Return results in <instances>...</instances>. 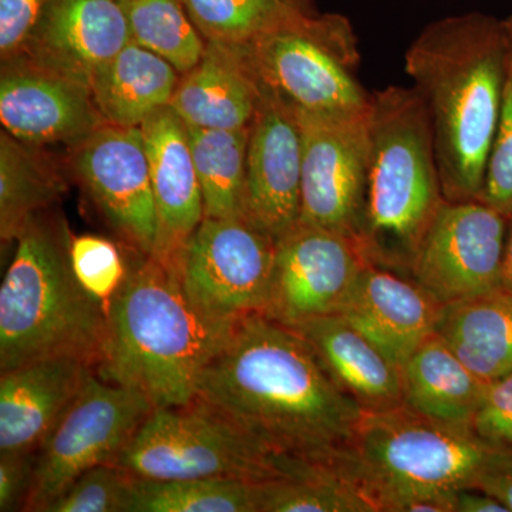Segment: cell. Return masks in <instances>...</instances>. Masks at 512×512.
<instances>
[{"instance_id":"obj_17","label":"cell","mask_w":512,"mask_h":512,"mask_svg":"<svg viewBox=\"0 0 512 512\" xmlns=\"http://www.w3.org/2000/svg\"><path fill=\"white\" fill-rule=\"evenodd\" d=\"M0 121L26 146L82 141L106 124L89 87L35 63L2 74Z\"/></svg>"},{"instance_id":"obj_29","label":"cell","mask_w":512,"mask_h":512,"mask_svg":"<svg viewBox=\"0 0 512 512\" xmlns=\"http://www.w3.org/2000/svg\"><path fill=\"white\" fill-rule=\"evenodd\" d=\"M6 131L0 136V235L16 241L37 214L56 200L55 175Z\"/></svg>"},{"instance_id":"obj_38","label":"cell","mask_w":512,"mask_h":512,"mask_svg":"<svg viewBox=\"0 0 512 512\" xmlns=\"http://www.w3.org/2000/svg\"><path fill=\"white\" fill-rule=\"evenodd\" d=\"M477 488L493 495L512 512V450L500 466L480 481Z\"/></svg>"},{"instance_id":"obj_23","label":"cell","mask_w":512,"mask_h":512,"mask_svg":"<svg viewBox=\"0 0 512 512\" xmlns=\"http://www.w3.org/2000/svg\"><path fill=\"white\" fill-rule=\"evenodd\" d=\"M403 404L429 419L471 427L488 382L434 333L402 369Z\"/></svg>"},{"instance_id":"obj_20","label":"cell","mask_w":512,"mask_h":512,"mask_svg":"<svg viewBox=\"0 0 512 512\" xmlns=\"http://www.w3.org/2000/svg\"><path fill=\"white\" fill-rule=\"evenodd\" d=\"M158 218L161 242L157 258L173 261L204 220V202L187 124L170 106L140 126Z\"/></svg>"},{"instance_id":"obj_25","label":"cell","mask_w":512,"mask_h":512,"mask_svg":"<svg viewBox=\"0 0 512 512\" xmlns=\"http://www.w3.org/2000/svg\"><path fill=\"white\" fill-rule=\"evenodd\" d=\"M436 335L485 382L512 372V296L495 291L441 305Z\"/></svg>"},{"instance_id":"obj_19","label":"cell","mask_w":512,"mask_h":512,"mask_svg":"<svg viewBox=\"0 0 512 512\" xmlns=\"http://www.w3.org/2000/svg\"><path fill=\"white\" fill-rule=\"evenodd\" d=\"M93 372L69 356L0 372V453H36Z\"/></svg>"},{"instance_id":"obj_28","label":"cell","mask_w":512,"mask_h":512,"mask_svg":"<svg viewBox=\"0 0 512 512\" xmlns=\"http://www.w3.org/2000/svg\"><path fill=\"white\" fill-rule=\"evenodd\" d=\"M207 42L245 46L315 13L313 0H181Z\"/></svg>"},{"instance_id":"obj_7","label":"cell","mask_w":512,"mask_h":512,"mask_svg":"<svg viewBox=\"0 0 512 512\" xmlns=\"http://www.w3.org/2000/svg\"><path fill=\"white\" fill-rule=\"evenodd\" d=\"M114 464L144 480L298 477L319 464L282 456L200 402L154 409Z\"/></svg>"},{"instance_id":"obj_32","label":"cell","mask_w":512,"mask_h":512,"mask_svg":"<svg viewBox=\"0 0 512 512\" xmlns=\"http://www.w3.org/2000/svg\"><path fill=\"white\" fill-rule=\"evenodd\" d=\"M134 477L117 464H101L76 478L45 512H130Z\"/></svg>"},{"instance_id":"obj_35","label":"cell","mask_w":512,"mask_h":512,"mask_svg":"<svg viewBox=\"0 0 512 512\" xmlns=\"http://www.w3.org/2000/svg\"><path fill=\"white\" fill-rule=\"evenodd\" d=\"M471 429L494 446L512 448V372L488 382Z\"/></svg>"},{"instance_id":"obj_12","label":"cell","mask_w":512,"mask_h":512,"mask_svg":"<svg viewBox=\"0 0 512 512\" xmlns=\"http://www.w3.org/2000/svg\"><path fill=\"white\" fill-rule=\"evenodd\" d=\"M366 264L355 238L298 222L276 239L262 315L291 329L339 315Z\"/></svg>"},{"instance_id":"obj_30","label":"cell","mask_w":512,"mask_h":512,"mask_svg":"<svg viewBox=\"0 0 512 512\" xmlns=\"http://www.w3.org/2000/svg\"><path fill=\"white\" fill-rule=\"evenodd\" d=\"M131 42L163 57L178 73H188L204 56L207 40L181 0H119Z\"/></svg>"},{"instance_id":"obj_13","label":"cell","mask_w":512,"mask_h":512,"mask_svg":"<svg viewBox=\"0 0 512 512\" xmlns=\"http://www.w3.org/2000/svg\"><path fill=\"white\" fill-rule=\"evenodd\" d=\"M292 113L302 138L299 222L356 239L369 154L367 113L357 117Z\"/></svg>"},{"instance_id":"obj_4","label":"cell","mask_w":512,"mask_h":512,"mask_svg":"<svg viewBox=\"0 0 512 512\" xmlns=\"http://www.w3.org/2000/svg\"><path fill=\"white\" fill-rule=\"evenodd\" d=\"M511 450L403 404L363 413L335 468L377 512H456L458 491L477 488Z\"/></svg>"},{"instance_id":"obj_39","label":"cell","mask_w":512,"mask_h":512,"mask_svg":"<svg viewBox=\"0 0 512 512\" xmlns=\"http://www.w3.org/2000/svg\"><path fill=\"white\" fill-rule=\"evenodd\" d=\"M456 512H510L493 495L478 488H464L456 495Z\"/></svg>"},{"instance_id":"obj_2","label":"cell","mask_w":512,"mask_h":512,"mask_svg":"<svg viewBox=\"0 0 512 512\" xmlns=\"http://www.w3.org/2000/svg\"><path fill=\"white\" fill-rule=\"evenodd\" d=\"M511 18L470 12L430 23L404 56L426 103L444 200H481L500 120Z\"/></svg>"},{"instance_id":"obj_1","label":"cell","mask_w":512,"mask_h":512,"mask_svg":"<svg viewBox=\"0 0 512 512\" xmlns=\"http://www.w3.org/2000/svg\"><path fill=\"white\" fill-rule=\"evenodd\" d=\"M195 400L275 453L333 468L365 413L298 332L262 313L235 325Z\"/></svg>"},{"instance_id":"obj_18","label":"cell","mask_w":512,"mask_h":512,"mask_svg":"<svg viewBox=\"0 0 512 512\" xmlns=\"http://www.w3.org/2000/svg\"><path fill=\"white\" fill-rule=\"evenodd\" d=\"M440 309L413 278L367 262L339 315L402 369L436 333Z\"/></svg>"},{"instance_id":"obj_6","label":"cell","mask_w":512,"mask_h":512,"mask_svg":"<svg viewBox=\"0 0 512 512\" xmlns=\"http://www.w3.org/2000/svg\"><path fill=\"white\" fill-rule=\"evenodd\" d=\"M63 221L37 214L16 239L0 286V372L47 357L96 369L107 340V309L84 291L70 262Z\"/></svg>"},{"instance_id":"obj_34","label":"cell","mask_w":512,"mask_h":512,"mask_svg":"<svg viewBox=\"0 0 512 512\" xmlns=\"http://www.w3.org/2000/svg\"><path fill=\"white\" fill-rule=\"evenodd\" d=\"M511 50L501 104L500 120L488 160L481 201L512 218V15Z\"/></svg>"},{"instance_id":"obj_36","label":"cell","mask_w":512,"mask_h":512,"mask_svg":"<svg viewBox=\"0 0 512 512\" xmlns=\"http://www.w3.org/2000/svg\"><path fill=\"white\" fill-rule=\"evenodd\" d=\"M47 0H0V52L3 59L28 45Z\"/></svg>"},{"instance_id":"obj_27","label":"cell","mask_w":512,"mask_h":512,"mask_svg":"<svg viewBox=\"0 0 512 512\" xmlns=\"http://www.w3.org/2000/svg\"><path fill=\"white\" fill-rule=\"evenodd\" d=\"M262 483L241 478L134 477L130 512H261Z\"/></svg>"},{"instance_id":"obj_33","label":"cell","mask_w":512,"mask_h":512,"mask_svg":"<svg viewBox=\"0 0 512 512\" xmlns=\"http://www.w3.org/2000/svg\"><path fill=\"white\" fill-rule=\"evenodd\" d=\"M70 262L84 291L90 293L104 308H109L128 271L117 245L97 235L72 237Z\"/></svg>"},{"instance_id":"obj_22","label":"cell","mask_w":512,"mask_h":512,"mask_svg":"<svg viewBox=\"0 0 512 512\" xmlns=\"http://www.w3.org/2000/svg\"><path fill=\"white\" fill-rule=\"evenodd\" d=\"M298 332L326 372L365 413L403 406L402 372L340 315L309 320Z\"/></svg>"},{"instance_id":"obj_26","label":"cell","mask_w":512,"mask_h":512,"mask_svg":"<svg viewBox=\"0 0 512 512\" xmlns=\"http://www.w3.org/2000/svg\"><path fill=\"white\" fill-rule=\"evenodd\" d=\"M188 134L201 185L204 218H244L249 127H188Z\"/></svg>"},{"instance_id":"obj_37","label":"cell","mask_w":512,"mask_h":512,"mask_svg":"<svg viewBox=\"0 0 512 512\" xmlns=\"http://www.w3.org/2000/svg\"><path fill=\"white\" fill-rule=\"evenodd\" d=\"M36 453H0V511L25 510L35 473Z\"/></svg>"},{"instance_id":"obj_40","label":"cell","mask_w":512,"mask_h":512,"mask_svg":"<svg viewBox=\"0 0 512 512\" xmlns=\"http://www.w3.org/2000/svg\"><path fill=\"white\" fill-rule=\"evenodd\" d=\"M501 291L512 296V218L505 239L503 265H501Z\"/></svg>"},{"instance_id":"obj_14","label":"cell","mask_w":512,"mask_h":512,"mask_svg":"<svg viewBox=\"0 0 512 512\" xmlns=\"http://www.w3.org/2000/svg\"><path fill=\"white\" fill-rule=\"evenodd\" d=\"M73 164L111 227L141 254L156 256L160 218L140 127L103 124L79 141Z\"/></svg>"},{"instance_id":"obj_24","label":"cell","mask_w":512,"mask_h":512,"mask_svg":"<svg viewBox=\"0 0 512 512\" xmlns=\"http://www.w3.org/2000/svg\"><path fill=\"white\" fill-rule=\"evenodd\" d=\"M177 73L163 57L131 42L94 76L90 93L107 124L140 127L170 106Z\"/></svg>"},{"instance_id":"obj_21","label":"cell","mask_w":512,"mask_h":512,"mask_svg":"<svg viewBox=\"0 0 512 512\" xmlns=\"http://www.w3.org/2000/svg\"><path fill=\"white\" fill-rule=\"evenodd\" d=\"M261 83L247 46L207 42L200 63L178 80L170 107L188 127L251 126Z\"/></svg>"},{"instance_id":"obj_9","label":"cell","mask_w":512,"mask_h":512,"mask_svg":"<svg viewBox=\"0 0 512 512\" xmlns=\"http://www.w3.org/2000/svg\"><path fill=\"white\" fill-rule=\"evenodd\" d=\"M153 410L137 390L107 382L93 372L37 450L23 511L45 512L77 477L114 463Z\"/></svg>"},{"instance_id":"obj_16","label":"cell","mask_w":512,"mask_h":512,"mask_svg":"<svg viewBox=\"0 0 512 512\" xmlns=\"http://www.w3.org/2000/svg\"><path fill=\"white\" fill-rule=\"evenodd\" d=\"M131 43L119 0H47L25 50L33 63L89 87Z\"/></svg>"},{"instance_id":"obj_3","label":"cell","mask_w":512,"mask_h":512,"mask_svg":"<svg viewBox=\"0 0 512 512\" xmlns=\"http://www.w3.org/2000/svg\"><path fill=\"white\" fill-rule=\"evenodd\" d=\"M239 322V320H238ZM238 322L204 315L185 293L171 262L144 255L107 308V340L94 372L137 390L154 409L197 399L205 369Z\"/></svg>"},{"instance_id":"obj_5","label":"cell","mask_w":512,"mask_h":512,"mask_svg":"<svg viewBox=\"0 0 512 512\" xmlns=\"http://www.w3.org/2000/svg\"><path fill=\"white\" fill-rule=\"evenodd\" d=\"M367 175L356 241L369 264L406 275L443 204L433 124L414 87L370 94Z\"/></svg>"},{"instance_id":"obj_15","label":"cell","mask_w":512,"mask_h":512,"mask_svg":"<svg viewBox=\"0 0 512 512\" xmlns=\"http://www.w3.org/2000/svg\"><path fill=\"white\" fill-rule=\"evenodd\" d=\"M261 90L249 126L244 218L276 241L301 220L302 138L292 111Z\"/></svg>"},{"instance_id":"obj_31","label":"cell","mask_w":512,"mask_h":512,"mask_svg":"<svg viewBox=\"0 0 512 512\" xmlns=\"http://www.w3.org/2000/svg\"><path fill=\"white\" fill-rule=\"evenodd\" d=\"M261 512H377L375 504L333 467L262 483Z\"/></svg>"},{"instance_id":"obj_10","label":"cell","mask_w":512,"mask_h":512,"mask_svg":"<svg viewBox=\"0 0 512 512\" xmlns=\"http://www.w3.org/2000/svg\"><path fill=\"white\" fill-rule=\"evenodd\" d=\"M275 245L245 218H204L170 262L204 315L238 322L264 311Z\"/></svg>"},{"instance_id":"obj_11","label":"cell","mask_w":512,"mask_h":512,"mask_svg":"<svg viewBox=\"0 0 512 512\" xmlns=\"http://www.w3.org/2000/svg\"><path fill=\"white\" fill-rule=\"evenodd\" d=\"M510 218L481 200L440 205L410 275L441 305L501 291Z\"/></svg>"},{"instance_id":"obj_8","label":"cell","mask_w":512,"mask_h":512,"mask_svg":"<svg viewBox=\"0 0 512 512\" xmlns=\"http://www.w3.org/2000/svg\"><path fill=\"white\" fill-rule=\"evenodd\" d=\"M259 82L289 110L328 117L369 111L370 94L353 76L355 32L338 13H311L245 45Z\"/></svg>"}]
</instances>
